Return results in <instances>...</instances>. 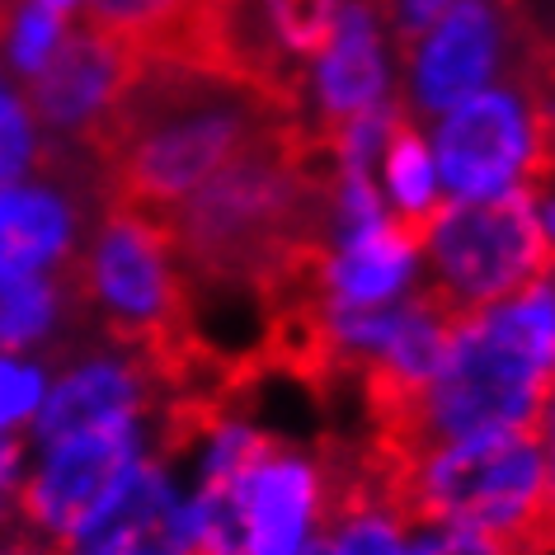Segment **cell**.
<instances>
[{
  "label": "cell",
  "instance_id": "cell-1",
  "mask_svg": "<svg viewBox=\"0 0 555 555\" xmlns=\"http://www.w3.org/2000/svg\"><path fill=\"white\" fill-rule=\"evenodd\" d=\"M278 114L283 108L212 72L137 57L128 86L94 118L80 146L100 165L104 203L165 217Z\"/></svg>",
  "mask_w": 555,
  "mask_h": 555
},
{
  "label": "cell",
  "instance_id": "cell-2",
  "mask_svg": "<svg viewBox=\"0 0 555 555\" xmlns=\"http://www.w3.org/2000/svg\"><path fill=\"white\" fill-rule=\"evenodd\" d=\"M555 283L537 278L508 301L456 325L448 358L424 386V438L448 448L490 428H537L555 382Z\"/></svg>",
  "mask_w": 555,
  "mask_h": 555
},
{
  "label": "cell",
  "instance_id": "cell-3",
  "mask_svg": "<svg viewBox=\"0 0 555 555\" xmlns=\"http://www.w3.org/2000/svg\"><path fill=\"white\" fill-rule=\"evenodd\" d=\"M541 499L537 428H490L456 438L420 466L410 485V527H466L499 555H532Z\"/></svg>",
  "mask_w": 555,
  "mask_h": 555
},
{
  "label": "cell",
  "instance_id": "cell-4",
  "mask_svg": "<svg viewBox=\"0 0 555 555\" xmlns=\"http://www.w3.org/2000/svg\"><path fill=\"white\" fill-rule=\"evenodd\" d=\"M428 293L456 315H476L494 301H508L537 278H551V249L537 221V198L527 184H513L480 203H448L428 231Z\"/></svg>",
  "mask_w": 555,
  "mask_h": 555
},
{
  "label": "cell",
  "instance_id": "cell-5",
  "mask_svg": "<svg viewBox=\"0 0 555 555\" xmlns=\"http://www.w3.org/2000/svg\"><path fill=\"white\" fill-rule=\"evenodd\" d=\"M142 456H151V420H108L52 442L34 480L15 494L20 527L62 546L76 527L94 518V508Z\"/></svg>",
  "mask_w": 555,
  "mask_h": 555
},
{
  "label": "cell",
  "instance_id": "cell-6",
  "mask_svg": "<svg viewBox=\"0 0 555 555\" xmlns=\"http://www.w3.org/2000/svg\"><path fill=\"white\" fill-rule=\"evenodd\" d=\"M527 104L518 90H476L438 122V175L452 203L494 198L527 179Z\"/></svg>",
  "mask_w": 555,
  "mask_h": 555
},
{
  "label": "cell",
  "instance_id": "cell-7",
  "mask_svg": "<svg viewBox=\"0 0 555 555\" xmlns=\"http://www.w3.org/2000/svg\"><path fill=\"white\" fill-rule=\"evenodd\" d=\"M160 405L165 386L142 358L122 353L114 344H90L72 363H62V377L48 386L43 405L34 414V442L52 448V442L108 420H151Z\"/></svg>",
  "mask_w": 555,
  "mask_h": 555
},
{
  "label": "cell",
  "instance_id": "cell-8",
  "mask_svg": "<svg viewBox=\"0 0 555 555\" xmlns=\"http://www.w3.org/2000/svg\"><path fill=\"white\" fill-rule=\"evenodd\" d=\"M137 72V52L100 38L90 29L62 34V43L52 48V57L29 76V114L34 128L48 132V142H76L94 128V118L118 100V90L128 86Z\"/></svg>",
  "mask_w": 555,
  "mask_h": 555
},
{
  "label": "cell",
  "instance_id": "cell-9",
  "mask_svg": "<svg viewBox=\"0 0 555 555\" xmlns=\"http://www.w3.org/2000/svg\"><path fill=\"white\" fill-rule=\"evenodd\" d=\"M508 24L494 0H448L438 24L424 34L405 62L410 72V100H400L414 114H448L452 104L485 90L504 57Z\"/></svg>",
  "mask_w": 555,
  "mask_h": 555
},
{
  "label": "cell",
  "instance_id": "cell-10",
  "mask_svg": "<svg viewBox=\"0 0 555 555\" xmlns=\"http://www.w3.org/2000/svg\"><path fill=\"white\" fill-rule=\"evenodd\" d=\"M57 555H189V504L165 476V462L142 456Z\"/></svg>",
  "mask_w": 555,
  "mask_h": 555
},
{
  "label": "cell",
  "instance_id": "cell-11",
  "mask_svg": "<svg viewBox=\"0 0 555 555\" xmlns=\"http://www.w3.org/2000/svg\"><path fill=\"white\" fill-rule=\"evenodd\" d=\"M245 508L249 555H297L321 527V476L287 438H278L255 466L231 480Z\"/></svg>",
  "mask_w": 555,
  "mask_h": 555
},
{
  "label": "cell",
  "instance_id": "cell-12",
  "mask_svg": "<svg viewBox=\"0 0 555 555\" xmlns=\"http://www.w3.org/2000/svg\"><path fill=\"white\" fill-rule=\"evenodd\" d=\"M428 231V221L382 217L372 231L335 245L325 259V301L339 311H377L400 301Z\"/></svg>",
  "mask_w": 555,
  "mask_h": 555
},
{
  "label": "cell",
  "instance_id": "cell-13",
  "mask_svg": "<svg viewBox=\"0 0 555 555\" xmlns=\"http://www.w3.org/2000/svg\"><path fill=\"white\" fill-rule=\"evenodd\" d=\"M315 90V128L344 122L363 108H377L386 94V62H382V29H377V10L367 0H349L335 20L330 48L321 52L311 72Z\"/></svg>",
  "mask_w": 555,
  "mask_h": 555
},
{
  "label": "cell",
  "instance_id": "cell-14",
  "mask_svg": "<svg viewBox=\"0 0 555 555\" xmlns=\"http://www.w3.org/2000/svg\"><path fill=\"white\" fill-rule=\"evenodd\" d=\"M382 151H386V184H391V198H396V217L428 221V227H434L442 217V207H448V198H438L434 151H428L424 132L410 122V108L400 100L391 108V122H386Z\"/></svg>",
  "mask_w": 555,
  "mask_h": 555
},
{
  "label": "cell",
  "instance_id": "cell-15",
  "mask_svg": "<svg viewBox=\"0 0 555 555\" xmlns=\"http://www.w3.org/2000/svg\"><path fill=\"white\" fill-rule=\"evenodd\" d=\"M193 0H86V24L80 29L114 38L132 48L137 57H156V52L179 34L189 20Z\"/></svg>",
  "mask_w": 555,
  "mask_h": 555
},
{
  "label": "cell",
  "instance_id": "cell-16",
  "mask_svg": "<svg viewBox=\"0 0 555 555\" xmlns=\"http://www.w3.org/2000/svg\"><path fill=\"white\" fill-rule=\"evenodd\" d=\"M263 5H269L273 34H278V43L287 48V57H297L307 66L321 62L344 0H263Z\"/></svg>",
  "mask_w": 555,
  "mask_h": 555
},
{
  "label": "cell",
  "instance_id": "cell-17",
  "mask_svg": "<svg viewBox=\"0 0 555 555\" xmlns=\"http://www.w3.org/2000/svg\"><path fill=\"white\" fill-rule=\"evenodd\" d=\"M62 15H52L48 5H38V0H24V5L10 15L5 24V38H0V48H5V62L15 66V72L29 80L38 66L52 57V48L62 43Z\"/></svg>",
  "mask_w": 555,
  "mask_h": 555
},
{
  "label": "cell",
  "instance_id": "cell-18",
  "mask_svg": "<svg viewBox=\"0 0 555 555\" xmlns=\"http://www.w3.org/2000/svg\"><path fill=\"white\" fill-rule=\"evenodd\" d=\"M38 160V128L29 104L15 90L0 86V189L20 184L24 170H34Z\"/></svg>",
  "mask_w": 555,
  "mask_h": 555
},
{
  "label": "cell",
  "instance_id": "cell-19",
  "mask_svg": "<svg viewBox=\"0 0 555 555\" xmlns=\"http://www.w3.org/2000/svg\"><path fill=\"white\" fill-rule=\"evenodd\" d=\"M48 396V367L29 363V358L0 353V434H10L15 424L34 420L38 405Z\"/></svg>",
  "mask_w": 555,
  "mask_h": 555
},
{
  "label": "cell",
  "instance_id": "cell-20",
  "mask_svg": "<svg viewBox=\"0 0 555 555\" xmlns=\"http://www.w3.org/2000/svg\"><path fill=\"white\" fill-rule=\"evenodd\" d=\"M330 532V555H405V527L386 513H349Z\"/></svg>",
  "mask_w": 555,
  "mask_h": 555
},
{
  "label": "cell",
  "instance_id": "cell-21",
  "mask_svg": "<svg viewBox=\"0 0 555 555\" xmlns=\"http://www.w3.org/2000/svg\"><path fill=\"white\" fill-rule=\"evenodd\" d=\"M537 442H541V499L527 541H532V555H551L555 551V382L537 414Z\"/></svg>",
  "mask_w": 555,
  "mask_h": 555
},
{
  "label": "cell",
  "instance_id": "cell-22",
  "mask_svg": "<svg viewBox=\"0 0 555 555\" xmlns=\"http://www.w3.org/2000/svg\"><path fill=\"white\" fill-rule=\"evenodd\" d=\"M405 555H499L480 532H466V527H438V532H424Z\"/></svg>",
  "mask_w": 555,
  "mask_h": 555
},
{
  "label": "cell",
  "instance_id": "cell-23",
  "mask_svg": "<svg viewBox=\"0 0 555 555\" xmlns=\"http://www.w3.org/2000/svg\"><path fill=\"white\" fill-rule=\"evenodd\" d=\"M20 462H24V438L0 434V490H15Z\"/></svg>",
  "mask_w": 555,
  "mask_h": 555
},
{
  "label": "cell",
  "instance_id": "cell-24",
  "mask_svg": "<svg viewBox=\"0 0 555 555\" xmlns=\"http://www.w3.org/2000/svg\"><path fill=\"white\" fill-rule=\"evenodd\" d=\"M38 5H48L52 15H62V20H66V15H72V10L80 5V0H38Z\"/></svg>",
  "mask_w": 555,
  "mask_h": 555
},
{
  "label": "cell",
  "instance_id": "cell-25",
  "mask_svg": "<svg viewBox=\"0 0 555 555\" xmlns=\"http://www.w3.org/2000/svg\"><path fill=\"white\" fill-rule=\"evenodd\" d=\"M24 5V0H0V38H5V24H10V15Z\"/></svg>",
  "mask_w": 555,
  "mask_h": 555
},
{
  "label": "cell",
  "instance_id": "cell-26",
  "mask_svg": "<svg viewBox=\"0 0 555 555\" xmlns=\"http://www.w3.org/2000/svg\"><path fill=\"white\" fill-rule=\"evenodd\" d=\"M551 283H555V269H551ZM551 363H555V358H551Z\"/></svg>",
  "mask_w": 555,
  "mask_h": 555
}]
</instances>
